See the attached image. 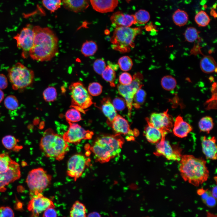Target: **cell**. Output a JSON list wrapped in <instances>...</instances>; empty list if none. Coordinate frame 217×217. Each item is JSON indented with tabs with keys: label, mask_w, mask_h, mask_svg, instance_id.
<instances>
[{
	"label": "cell",
	"mask_w": 217,
	"mask_h": 217,
	"mask_svg": "<svg viewBox=\"0 0 217 217\" xmlns=\"http://www.w3.org/2000/svg\"><path fill=\"white\" fill-rule=\"evenodd\" d=\"M33 30L34 41L29 52L30 56L39 61L51 60L58 52V37L49 28L36 26L33 27Z\"/></svg>",
	"instance_id": "cell-1"
},
{
	"label": "cell",
	"mask_w": 217,
	"mask_h": 217,
	"mask_svg": "<svg viewBox=\"0 0 217 217\" xmlns=\"http://www.w3.org/2000/svg\"><path fill=\"white\" fill-rule=\"evenodd\" d=\"M178 168L184 180L195 186L206 181L209 176L206 161L202 158L190 155H182Z\"/></svg>",
	"instance_id": "cell-2"
},
{
	"label": "cell",
	"mask_w": 217,
	"mask_h": 217,
	"mask_svg": "<svg viewBox=\"0 0 217 217\" xmlns=\"http://www.w3.org/2000/svg\"><path fill=\"white\" fill-rule=\"evenodd\" d=\"M124 143L119 134L103 135L97 139L90 149L96 160L103 163L119 155Z\"/></svg>",
	"instance_id": "cell-3"
},
{
	"label": "cell",
	"mask_w": 217,
	"mask_h": 217,
	"mask_svg": "<svg viewBox=\"0 0 217 217\" xmlns=\"http://www.w3.org/2000/svg\"><path fill=\"white\" fill-rule=\"evenodd\" d=\"M42 152L46 157L60 161L69 150V146L63 137L51 128L44 132L39 143Z\"/></svg>",
	"instance_id": "cell-4"
},
{
	"label": "cell",
	"mask_w": 217,
	"mask_h": 217,
	"mask_svg": "<svg viewBox=\"0 0 217 217\" xmlns=\"http://www.w3.org/2000/svg\"><path fill=\"white\" fill-rule=\"evenodd\" d=\"M142 30L140 27H115L110 39L112 48L122 53L130 52L134 47L135 39Z\"/></svg>",
	"instance_id": "cell-5"
},
{
	"label": "cell",
	"mask_w": 217,
	"mask_h": 217,
	"mask_svg": "<svg viewBox=\"0 0 217 217\" xmlns=\"http://www.w3.org/2000/svg\"><path fill=\"white\" fill-rule=\"evenodd\" d=\"M8 71L9 80L14 90L25 88L30 86L33 81V71L20 62L12 66Z\"/></svg>",
	"instance_id": "cell-6"
},
{
	"label": "cell",
	"mask_w": 217,
	"mask_h": 217,
	"mask_svg": "<svg viewBox=\"0 0 217 217\" xmlns=\"http://www.w3.org/2000/svg\"><path fill=\"white\" fill-rule=\"evenodd\" d=\"M52 177L43 168H38L30 171L26 179V182L31 198L40 193L50 184Z\"/></svg>",
	"instance_id": "cell-7"
},
{
	"label": "cell",
	"mask_w": 217,
	"mask_h": 217,
	"mask_svg": "<svg viewBox=\"0 0 217 217\" xmlns=\"http://www.w3.org/2000/svg\"><path fill=\"white\" fill-rule=\"evenodd\" d=\"M71 98V107L84 113L93 103L92 98L80 81L72 83L69 87Z\"/></svg>",
	"instance_id": "cell-8"
},
{
	"label": "cell",
	"mask_w": 217,
	"mask_h": 217,
	"mask_svg": "<svg viewBox=\"0 0 217 217\" xmlns=\"http://www.w3.org/2000/svg\"><path fill=\"white\" fill-rule=\"evenodd\" d=\"M143 78L141 73H136L133 75L132 81L130 84L124 85L120 84L117 86L119 93L124 97L129 117L131 115L134 96L137 91L142 86Z\"/></svg>",
	"instance_id": "cell-9"
},
{
	"label": "cell",
	"mask_w": 217,
	"mask_h": 217,
	"mask_svg": "<svg viewBox=\"0 0 217 217\" xmlns=\"http://www.w3.org/2000/svg\"><path fill=\"white\" fill-rule=\"evenodd\" d=\"M168 111L167 109L163 112L153 113L149 118H146L147 123L159 129L162 134L170 132L173 127V119Z\"/></svg>",
	"instance_id": "cell-10"
},
{
	"label": "cell",
	"mask_w": 217,
	"mask_h": 217,
	"mask_svg": "<svg viewBox=\"0 0 217 217\" xmlns=\"http://www.w3.org/2000/svg\"><path fill=\"white\" fill-rule=\"evenodd\" d=\"M166 135H162L160 140L156 143L154 154L158 156H163L169 160L180 161L182 156L181 149L177 146H171L165 140Z\"/></svg>",
	"instance_id": "cell-11"
},
{
	"label": "cell",
	"mask_w": 217,
	"mask_h": 217,
	"mask_svg": "<svg viewBox=\"0 0 217 217\" xmlns=\"http://www.w3.org/2000/svg\"><path fill=\"white\" fill-rule=\"evenodd\" d=\"M68 122L69 127L62 136L67 142L77 145L83 140L90 139L92 137L93 134L92 131L85 130L78 124Z\"/></svg>",
	"instance_id": "cell-12"
},
{
	"label": "cell",
	"mask_w": 217,
	"mask_h": 217,
	"mask_svg": "<svg viewBox=\"0 0 217 217\" xmlns=\"http://www.w3.org/2000/svg\"><path fill=\"white\" fill-rule=\"evenodd\" d=\"M34 38L33 28L29 25L24 27L19 33L14 37L17 47L22 51L23 57L26 58L29 55V51L33 45Z\"/></svg>",
	"instance_id": "cell-13"
},
{
	"label": "cell",
	"mask_w": 217,
	"mask_h": 217,
	"mask_svg": "<svg viewBox=\"0 0 217 217\" xmlns=\"http://www.w3.org/2000/svg\"><path fill=\"white\" fill-rule=\"evenodd\" d=\"M86 157L80 154L71 156L68 161L67 174L76 181L82 175L87 165Z\"/></svg>",
	"instance_id": "cell-14"
},
{
	"label": "cell",
	"mask_w": 217,
	"mask_h": 217,
	"mask_svg": "<svg viewBox=\"0 0 217 217\" xmlns=\"http://www.w3.org/2000/svg\"><path fill=\"white\" fill-rule=\"evenodd\" d=\"M55 207L53 202L42 193L31 198L27 206L28 210L31 212V216L34 217L38 216L48 208Z\"/></svg>",
	"instance_id": "cell-15"
},
{
	"label": "cell",
	"mask_w": 217,
	"mask_h": 217,
	"mask_svg": "<svg viewBox=\"0 0 217 217\" xmlns=\"http://www.w3.org/2000/svg\"><path fill=\"white\" fill-rule=\"evenodd\" d=\"M20 176L19 165L14 161L6 171L0 173V191H4L6 186L18 179Z\"/></svg>",
	"instance_id": "cell-16"
},
{
	"label": "cell",
	"mask_w": 217,
	"mask_h": 217,
	"mask_svg": "<svg viewBox=\"0 0 217 217\" xmlns=\"http://www.w3.org/2000/svg\"><path fill=\"white\" fill-rule=\"evenodd\" d=\"M111 22L115 27H130L136 24L134 14H125L120 11H117L111 16Z\"/></svg>",
	"instance_id": "cell-17"
},
{
	"label": "cell",
	"mask_w": 217,
	"mask_h": 217,
	"mask_svg": "<svg viewBox=\"0 0 217 217\" xmlns=\"http://www.w3.org/2000/svg\"><path fill=\"white\" fill-rule=\"evenodd\" d=\"M201 145L203 153L207 159L216 160L217 159V146L216 139L215 137L201 138Z\"/></svg>",
	"instance_id": "cell-18"
},
{
	"label": "cell",
	"mask_w": 217,
	"mask_h": 217,
	"mask_svg": "<svg viewBox=\"0 0 217 217\" xmlns=\"http://www.w3.org/2000/svg\"><path fill=\"white\" fill-rule=\"evenodd\" d=\"M94 10L102 13L113 11L118 6V0H90Z\"/></svg>",
	"instance_id": "cell-19"
},
{
	"label": "cell",
	"mask_w": 217,
	"mask_h": 217,
	"mask_svg": "<svg viewBox=\"0 0 217 217\" xmlns=\"http://www.w3.org/2000/svg\"><path fill=\"white\" fill-rule=\"evenodd\" d=\"M173 125L174 134L180 138L186 137L193 130L191 126L185 121L180 115H178L175 118Z\"/></svg>",
	"instance_id": "cell-20"
},
{
	"label": "cell",
	"mask_w": 217,
	"mask_h": 217,
	"mask_svg": "<svg viewBox=\"0 0 217 217\" xmlns=\"http://www.w3.org/2000/svg\"><path fill=\"white\" fill-rule=\"evenodd\" d=\"M109 125L117 134L125 135L133 133L127 121L119 115H116Z\"/></svg>",
	"instance_id": "cell-21"
},
{
	"label": "cell",
	"mask_w": 217,
	"mask_h": 217,
	"mask_svg": "<svg viewBox=\"0 0 217 217\" xmlns=\"http://www.w3.org/2000/svg\"><path fill=\"white\" fill-rule=\"evenodd\" d=\"M62 4L66 9L78 13L83 11L89 6V0H61Z\"/></svg>",
	"instance_id": "cell-22"
},
{
	"label": "cell",
	"mask_w": 217,
	"mask_h": 217,
	"mask_svg": "<svg viewBox=\"0 0 217 217\" xmlns=\"http://www.w3.org/2000/svg\"><path fill=\"white\" fill-rule=\"evenodd\" d=\"M101 110L107 118V123L109 125L117 115L116 111L108 98L103 99L101 102Z\"/></svg>",
	"instance_id": "cell-23"
},
{
	"label": "cell",
	"mask_w": 217,
	"mask_h": 217,
	"mask_svg": "<svg viewBox=\"0 0 217 217\" xmlns=\"http://www.w3.org/2000/svg\"><path fill=\"white\" fill-rule=\"evenodd\" d=\"M143 135L147 140L152 143H158L162 137L161 131L148 123L144 128Z\"/></svg>",
	"instance_id": "cell-24"
},
{
	"label": "cell",
	"mask_w": 217,
	"mask_h": 217,
	"mask_svg": "<svg viewBox=\"0 0 217 217\" xmlns=\"http://www.w3.org/2000/svg\"><path fill=\"white\" fill-rule=\"evenodd\" d=\"M200 66L202 71L205 73L209 74L216 72V62L214 58L210 56H204L200 61Z\"/></svg>",
	"instance_id": "cell-25"
},
{
	"label": "cell",
	"mask_w": 217,
	"mask_h": 217,
	"mask_svg": "<svg viewBox=\"0 0 217 217\" xmlns=\"http://www.w3.org/2000/svg\"><path fill=\"white\" fill-rule=\"evenodd\" d=\"M86 209L85 206L78 201H76L73 204L70 212L71 217H85L86 216Z\"/></svg>",
	"instance_id": "cell-26"
},
{
	"label": "cell",
	"mask_w": 217,
	"mask_h": 217,
	"mask_svg": "<svg viewBox=\"0 0 217 217\" xmlns=\"http://www.w3.org/2000/svg\"><path fill=\"white\" fill-rule=\"evenodd\" d=\"M172 18L175 24L179 27L186 25L188 20V15L185 11L178 9L174 13Z\"/></svg>",
	"instance_id": "cell-27"
},
{
	"label": "cell",
	"mask_w": 217,
	"mask_h": 217,
	"mask_svg": "<svg viewBox=\"0 0 217 217\" xmlns=\"http://www.w3.org/2000/svg\"><path fill=\"white\" fill-rule=\"evenodd\" d=\"M97 46L95 42L93 41H87L82 45L81 51L85 57L93 55L97 50Z\"/></svg>",
	"instance_id": "cell-28"
},
{
	"label": "cell",
	"mask_w": 217,
	"mask_h": 217,
	"mask_svg": "<svg viewBox=\"0 0 217 217\" xmlns=\"http://www.w3.org/2000/svg\"><path fill=\"white\" fill-rule=\"evenodd\" d=\"M2 142L4 146L8 150L17 151L21 147L17 146L18 140L12 135H7L4 136L2 139Z\"/></svg>",
	"instance_id": "cell-29"
},
{
	"label": "cell",
	"mask_w": 217,
	"mask_h": 217,
	"mask_svg": "<svg viewBox=\"0 0 217 217\" xmlns=\"http://www.w3.org/2000/svg\"><path fill=\"white\" fill-rule=\"evenodd\" d=\"M198 126L201 131L209 134L213 127V119L209 116L203 117L199 121Z\"/></svg>",
	"instance_id": "cell-30"
},
{
	"label": "cell",
	"mask_w": 217,
	"mask_h": 217,
	"mask_svg": "<svg viewBox=\"0 0 217 217\" xmlns=\"http://www.w3.org/2000/svg\"><path fill=\"white\" fill-rule=\"evenodd\" d=\"M101 75L103 79L109 82L111 86H115L114 82L116 78L115 72L111 67L108 65L106 66Z\"/></svg>",
	"instance_id": "cell-31"
},
{
	"label": "cell",
	"mask_w": 217,
	"mask_h": 217,
	"mask_svg": "<svg viewBox=\"0 0 217 217\" xmlns=\"http://www.w3.org/2000/svg\"><path fill=\"white\" fill-rule=\"evenodd\" d=\"M161 84L164 89L167 91H170L175 88L177 81L173 77L168 75L164 76L162 78Z\"/></svg>",
	"instance_id": "cell-32"
},
{
	"label": "cell",
	"mask_w": 217,
	"mask_h": 217,
	"mask_svg": "<svg viewBox=\"0 0 217 217\" xmlns=\"http://www.w3.org/2000/svg\"><path fill=\"white\" fill-rule=\"evenodd\" d=\"M194 20L199 27H205L209 24L210 19L206 12L201 11L196 15Z\"/></svg>",
	"instance_id": "cell-33"
},
{
	"label": "cell",
	"mask_w": 217,
	"mask_h": 217,
	"mask_svg": "<svg viewBox=\"0 0 217 217\" xmlns=\"http://www.w3.org/2000/svg\"><path fill=\"white\" fill-rule=\"evenodd\" d=\"M134 15L135 17L136 24L142 25L146 24L149 20L150 15L147 11L141 9L136 12Z\"/></svg>",
	"instance_id": "cell-34"
},
{
	"label": "cell",
	"mask_w": 217,
	"mask_h": 217,
	"mask_svg": "<svg viewBox=\"0 0 217 217\" xmlns=\"http://www.w3.org/2000/svg\"><path fill=\"white\" fill-rule=\"evenodd\" d=\"M65 117L68 122L74 123L82 120L80 112L76 108H72L66 112Z\"/></svg>",
	"instance_id": "cell-35"
},
{
	"label": "cell",
	"mask_w": 217,
	"mask_h": 217,
	"mask_svg": "<svg viewBox=\"0 0 217 217\" xmlns=\"http://www.w3.org/2000/svg\"><path fill=\"white\" fill-rule=\"evenodd\" d=\"M13 161L8 154H0V173L6 171Z\"/></svg>",
	"instance_id": "cell-36"
},
{
	"label": "cell",
	"mask_w": 217,
	"mask_h": 217,
	"mask_svg": "<svg viewBox=\"0 0 217 217\" xmlns=\"http://www.w3.org/2000/svg\"><path fill=\"white\" fill-rule=\"evenodd\" d=\"M200 33V32L194 27H188L184 33L185 39L188 42H193L198 39Z\"/></svg>",
	"instance_id": "cell-37"
},
{
	"label": "cell",
	"mask_w": 217,
	"mask_h": 217,
	"mask_svg": "<svg viewBox=\"0 0 217 217\" xmlns=\"http://www.w3.org/2000/svg\"><path fill=\"white\" fill-rule=\"evenodd\" d=\"M146 96V92L141 88L139 89L135 94L133 98L134 102L133 105L136 108L140 107L144 102Z\"/></svg>",
	"instance_id": "cell-38"
},
{
	"label": "cell",
	"mask_w": 217,
	"mask_h": 217,
	"mask_svg": "<svg viewBox=\"0 0 217 217\" xmlns=\"http://www.w3.org/2000/svg\"><path fill=\"white\" fill-rule=\"evenodd\" d=\"M118 64L121 70L124 71L130 70L133 65L131 59L127 56H123L120 58L118 60Z\"/></svg>",
	"instance_id": "cell-39"
},
{
	"label": "cell",
	"mask_w": 217,
	"mask_h": 217,
	"mask_svg": "<svg viewBox=\"0 0 217 217\" xmlns=\"http://www.w3.org/2000/svg\"><path fill=\"white\" fill-rule=\"evenodd\" d=\"M4 104L6 108L11 111L17 109L19 106L18 99L15 96L13 95L7 96L4 100Z\"/></svg>",
	"instance_id": "cell-40"
},
{
	"label": "cell",
	"mask_w": 217,
	"mask_h": 217,
	"mask_svg": "<svg viewBox=\"0 0 217 217\" xmlns=\"http://www.w3.org/2000/svg\"><path fill=\"white\" fill-rule=\"evenodd\" d=\"M43 5L51 13L54 12L61 7V0H42Z\"/></svg>",
	"instance_id": "cell-41"
},
{
	"label": "cell",
	"mask_w": 217,
	"mask_h": 217,
	"mask_svg": "<svg viewBox=\"0 0 217 217\" xmlns=\"http://www.w3.org/2000/svg\"><path fill=\"white\" fill-rule=\"evenodd\" d=\"M43 96L46 101L53 102L55 100L57 96L56 89L54 87L49 86L44 91Z\"/></svg>",
	"instance_id": "cell-42"
},
{
	"label": "cell",
	"mask_w": 217,
	"mask_h": 217,
	"mask_svg": "<svg viewBox=\"0 0 217 217\" xmlns=\"http://www.w3.org/2000/svg\"><path fill=\"white\" fill-rule=\"evenodd\" d=\"M102 87L99 83L94 82L90 83L88 88V91L92 96H97L100 95L102 92Z\"/></svg>",
	"instance_id": "cell-43"
},
{
	"label": "cell",
	"mask_w": 217,
	"mask_h": 217,
	"mask_svg": "<svg viewBox=\"0 0 217 217\" xmlns=\"http://www.w3.org/2000/svg\"><path fill=\"white\" fill-rule=\"evenodd\" d=\"M106 66L105 61L101 58L96 60L93 64V68L94 71L99 75L102 74Z\"/></svg>",
	"instance_id": "cell-44"
},
{
	"label": "cell",
	"mask_w": 217,
	"mask_h": 217,
	"mask_svg": "<svg viewBox=\"0 0 217 217\" xmlns=\"http://www.w3.org/2000/svg\"><path fill=\"white\" fill-rule=\"evenodd\" d=\"M133 77L129 73L124 72L121 73L119 76V81L120 84L124 85L130 84L132 82Z\"/></svg>",
	"instance_id": "cell-45"
},
{
	"label": "cell",
	"mask_w": 217,
	"mask_h": 217,
	"mask_svg": "<svg viewBox=\"0 0 217 217\" xmlns=\"http://www.w3.org/2000/svg\"><path fill=\"white\" fill-rule=\"evenodd\" d=\"M112 104L115 109L118 111L124 110L126 105L124 99L120 97L115 98L113 101Z\"/></svg>",
	"instance_id": "cell-46"
},
{
	"label": "cell",
	"mask_w": 217,
	"mask_h": 217,
	"mask_svg": "<svg viewBox=\"0 0 217 217\" xmlns=\"http://www.w3.org/2000/svg\"><path fill=\"white\" fill-rule=\"evenodd\" d=\"M14 216V213L12 209L8 206L0 207V217Z\"/></svg>",
	"instance_id": "cell-47"
},
{
	"label": "cell",
	"mask_w": 217,
	"mask_h": 217,
	"mask_svg": "<svg viewBox=\"0 0 217 217\" xmlns=\"http://www.w3.org/2000/svg\"><path fill=\"white\" fill-rule=\"evenodd\" d=\"M208 207H214L216 203V199L211 194L203 202Z\"/></svg>",
	"instance_id": "cell-48"
},
{
	"label": "cell",
	"mask_w": 217,
	"mask_h": 217,
	"mask_svg": "<svg viewBox=\"0 0 217 217\" xmlns=\"http://www.w3.org/2000/svg\"><path fill=\"white\" fill-rule=\"evenodd\" d=\"M55 208H48L43 212V217H57V213Z\"/></svg>",
	"instance_id": "cell-49"
},
{
	"label": "cell",
	"mask_w": 217,
	"mask_h": 217,
	"mask_svg": "<svg viewBox=\"0 0 217 217\" xmlns=\"http://www.w3.org/2000/svg\"><path fill=\"white\" fill-rule=\"evenodd\" d=\"M8 85L7 79L5 75L0 74V89H6Z\"/></svg>",
	"instance_id": "cell-50"
},
{
	"label": "cell",
	"mask_w": 217,
	"mask_h": 217,
	"mask_svg": "<svg viewBox=\"0 0 217 217\" xmlns=\"http://www.w3.org/2000/svg\"><path fill=\"white\" fill-rule=\"evenodd\" d=\"M217 186L215 185L212 188L211 192L212 195L215 198H217Z\"/></svg>",
	"instance_id": "cell-51"
},
{
	"label": "cell",
	"mask_w": 217,
	"mask_h": 217,
	"mask_svg": "<svg viewBox=\"0 0 217 217\" xmlns=\"http://www.w3.org/2000/svg\"><path fill=\"white\" fill-rule=\"evenodd\" d=\"M89 216H95V217H99L101 216L99 213L97 212H93L90 213L88 215Z\"/></svg>",
	"instance_id": "cell-52"
},
{
	"label": "cell",
	"mask_w": 217,
	"mask_h": 217,
	"mask_svg": "<svg viewBox=\"0 0 217 217\" xmlns=\"http://www.w3.org/2000/svg\"><path fill=\"white\" fill-rule=\"evenodd\" d=\"M4 97V93L0 89V103L2 101Z\"/></svg>",
	"instance_id": "cell-53"
},
{
	"label": "cell",
	"mask_w": 217,
	"mask_h": 217,
	"mask_svg": "<svg viewBox=\"0 0 217 217\" xmlns=\"http://www.w3.org/2000/svg\"><path fill=\"white\" fill-rule=\"evenodd\" d=\"M210 13L211 14L212 16H213L214 17H216L215 16V15L216 16V15L215 14V13H216L215 11V10L212 9Z\"/></svg>",
	"instance_id": "cell-54"
},
{
	"label": "cell",
	"mask_w": 217,
	"mask_h": 217,
	"mask_svg": "<svg viewBox=\"0 0 217 217\" xmlns=\"http://www.w3.org/2000/svg\"><path fill=\"white\" fill-rule=\"evenodd\" d=\"M127 0V2H129V1H130V0Z\"/></svg>",
	"instance_id": "cell-55"
}]
</instances>
